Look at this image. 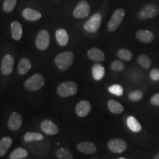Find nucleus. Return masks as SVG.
<instances>
[{"instance_id":"3","label":"nucleus","mask_w":159,"mask_h":159,"mask_svg":"<svg viewBox=\"0 0 159 159\" xmlns=\"http://www.w3.org/2000/svg\"><path fill=\"white\" fill-rule=\"evenodd\" d=\"M77 85L73 81H65L59 84L57 88V93L61 97L73 96L77 93Z\"/></svg>"},{"instance_id":"35","label":"nucleus","mask_w":159,"mask_h":159,"mask_svg":"<svg viewBox=\"0 0 159 159\" xmlns=\"http://www.w3.org/2000/svg\"><path fill=\"white\" fill-rule=\"evenodd\" d=\"M150 103L152 105H156V106H159V93H157L151 97Z\"/></svg>"},{"instance_id":"30","label":"nucleus","mask_w":159,"mask_h":159,"mask_svg":"<svg viewBox=\"0 0 159 159\" xmlns=\"http://www.w3.org/2000/svg\"><path fill=\"white\" fill-rule=\"evenodd\" d=\"M17 0H4L2 8L5 13H11L14 10Z\"/></svg>"},{"instance_id":"31","label":"nucleus","mask_w":159,"mask_h":159,"mask_svg":"<svg viewBox=\"0 0 159 159\" xmlns=\"http://www.w3.org/2000/svg\"><path fill=\"white\" fill-rule=\"evenodd\" d=\"M109 92H111V94L116 95V96H122L123 94V89L120 85L118 84H114L111 86H109L108 88Z\"/></svg>"},{"instance_id":"36","label":"nucleus","mask_w":159,"mask_h":159,"mask_svg":"<svg viewBox=\"0 0 159 159\" xmlns=\"http://www.w3.org/2000/svg\"><path fill=\"white\" fill-rule=\"evenodd\" d=\"M152 159H159V152H158L156 155H155V156Z\"/></svg>"},{"instance_id":"24","label":"nucleus","mask_w":159,"mask_h":159,"mask_svg":"<svg viewBox=\"0 0 159 159\" xmlns=\"http://www.w3.org/2000/svg\"><path fill=\"white\" fill-rule=\"evenodd\" d=\"M127 125L131 131L134 133H139L142 130V127L140 123L134 116H130L127 119Z\"/></svg>"},{"instance_id":"9","label":"nucleus","mask_w":159,"mask_h":159,"mask_svg":"<svg viewBox=\"0 0 159 159\" xmlns=\"http://www.w3.org/2000/svg\"><path fill=\"white\" fill-rule=\"evenodd\" d=\"M108 148L114 153H122L126 150L128 145L123 139L115 138L108 141Z\"/></svg>"},{"instance_id":"34","label":"nucleus","mask_w":159,"mask_h":159,"mask_svg":"<svg viewBox=\"0 0 159 159\" xmlns=\"http://www.w3.org/2000/svg\"><path fill=\"white\" fill-rule=\"evenodd\" d=\"M150 77L153 81H158L159 80V69H152L150 72Z\"/></svg>"},{"instance_id":"29","label":"nucleus","mask_w":159,"mask_h":159,"mask_svg":"<svg viewBox=\"0 0 159 159\" xmlns=\"http://www.w3.org/2000/svg\"><path fill=\"white\" fill-rule=\"evenodd\" d=\"M56 156L58 159H74L71 151L64 148H61L57 150Z\"/></svg>"},{"instance_id":"12","label":"nucleus","mask_w":159,"mask_h":159,"mask_svg":"<svg viewBox=\"0 0 159 159\" xmlns=\"http://www.w3.org/2000/svg\"><path fill=\"white\" fill-rule=\"evenodd\" d=\"M41 128L43 133L49 136H54L58 134L59 129L57 125L50 119H45L41 123Z\"/></svg>"},{"instance_id":"6","label":"nucleus","mask_w":159,"mask_h":159,"mask_svg":"<svg viewBox=\"0 0 159 159\" xmlns=\"http://www.w3.org/2000/svg\"><path fill=\"white\" fill-rule=\"evenodd\" d=\"M50 43V35L47 30H41L37 34L35 45L39 50L44 51L49 47Z\"/></svg>"},{"instance_id":"33","label":"nucleus","mask_w":159,"mask_h":159,"mask_svg":"<svg viewBox=\"0 0 159 159\" xmlns=\"http://www.w3.org/2000/svg\"><path fill=\"white\" fill-rule=\"evenodd\" d=\"M128 97L130 100L134 101V102H137V101H139L140 99H142L143 92L140 90L134 91L129 94Z\"/></svg>"},{"instance_id":"10","label":"nucleus","mask_w":159,"mask_h":159,"mask_svg":"<svg viewBox=\"0 0 159 159\" xmlns=\"http://www.w3.org/2000/svg\"><path fill=\"white\" fill-rule=\"evenodd\" d=\"M14 66V59L11 55H6L1 61V73L5 76H8L12 73Z\"/></svg>"},{"instance_id":"18","label":"nucleus","mask_w":159,"mask_h":159,"mask_svg":"<svg viewBox=\"0 0 159 159\" xmlns=\"http://www.w3.org/2000/svg\"><path fill=\"white\" fill-rule=\"evenodd\" d=\"M22 16L27 21H35L41 19V13L35 10L27 7L22 11Z\"/></svg>"},{"instance_id":"20","label":"nucleus","mask_w":159,"mask_h":159,"mask_svg":"<svg viewBox=\"0 0 159 159\" xmlns=\"http://www.w3.org/2000/svg\"><path fill=\"white\" fill-rule=\"evenodd\" d=\"M32 67V63L30 60L28 58H21V61H19V64L17 66L18 73L21 75H24L27 74L28 71L30 70Z\"/></svg>"},{"instance_id":"21","label":"nucleus","mask_w":159,"mask_h":159,"mask_svg":"<svg viewBox=\"0 0 159 159\" xmlns=\"http://www.w3.org/2000/svg\"><path fill=\"white\" fill-rule=\"evenodd\" d=\"M55 38L58 44L62 47H64L69 42V38L68 33L66 30L63 28L57 30V31L55 32Z\"/></svg>"},{"instance_id":"15","label":"nucleus","mask_w":159,"mask_h":159,"mask_svg":"<svg viewBox=\"0 0 159 159\" xmlns=\"http://www.w3.org/2000/svg\"><path fill=\"white\" fill-rule=\"evenodd\" d=\"M136 37L141 42L149 43L153 41L155 35L152 31L148 30H139L136 33Z\"/></svg>"},{"instance_id":"8","label":"nucleus","mask_w":159,"mask_h":159,"mask_svg":"<svg viewBox=\"0 0 159 159\" xmlns=\"http://www.w3.org/2000/svg\"><path fill=\"white\" fill-rule=\"evenodd\" d=\"M91 11V7L85 0H82L77 4L73 11V16L77 19H83L89 15Z\"/></svg>"},{"instance_id":"7","label":"nucleus","mask_w":159,"mask_h":159,"mask_svg":"<svg viewBox=\"0 0 159 159\" xmlns=\"http://www.w3.org/2000/svg\"><path fill=\"white\" fill-rule=\"evenodd\" d=\"M102 16L99 13H94L84 25V29L88 33H93L97 31L102 23Z\"/></svg>"},{"instance_id":"27","label":"nucleus","mask_w":159,"mask_h":159,"mask_svg":"<svg viewBox=\"0 0 159 159\" xmlns=\"http://www.w3.org/2000/svg\"><path fill=\"white\" fill-rule=\"evenodd\" d=\"M116 55L119 59L125 61H130L133 58V53L125 48L119 49L117 51Z\"/></svg>"},{"instance_id":"19","label":"nucleus","mask_w":159,"mask_h":159,"mask_svg":"<svg viewBox=\"0 0 159 159\" xmlns=\"http://www.w3.org/2000/svg\"><path fill=\"white\" fill-rule=\"evenodd\" d=\"M91 73H92L93 78L95 80H101L104 77L105 74V67L99 63H95L91 69Z\"/></svg>"},{"instance_id":"2","label":"nucleus","mask_w":159,"mask_h":159,"mask_svg":"<svg viewBox=\"0 0 159 159\" xmlns=\"http://www.w3.org/2000/svg\"><path fill=\"white\" fill-rule=\"evenodd\" d=\"M44 83V77L42 75L35 74L26 80L24 83V87L27 91H35L42 88Z\"/></svg>"},{"instance_id":"14","label":"nucleus","mask_w":159,"mask_h":159,"mask_svg":"<svg viewBox=\"0 0 159 159\" xmlns=\"http://www.w3.org/2000/svg\"><path fill=\"white\" fill-rule=\"evenodd\" d=\"M77 150L83 154L92 155L97 152V148L96 144L93 142L85 141V142H80L77 146Z\"/></svg>"},{"instance_id":"4","label":"nucleus","mask_w":159,"mask_h":159,"mask_svg":"<svg viewBox=\"0 0 159 159\" xmlns=\"http://www.w3.org/2000/svg\"><path fill=\"white\" fill-rule=\"evenodd\" d=\"M125 15V11L122 8L116 10L113 13L108 24V29L110 32L116 31L122 22Z\"/></svg>"},{"instance_id":"25","label":"nucleus","mask_w":159,"mask_h":159,"mask_svg":"<svg viewBox=\"0 0 159 159\" xmlns=\"http://www.w3.org/2000/svg\"><path fill=\"white\" fill-rule=\"evenodd\" d=\"M28 156V152L25 148H19L10 154L9 159H23Z\"/></svg>"},{"instance_id":"32","label":"nucleus","mask_w":159,"mask_h":159,"mask_svg":"<svg viewBox=\"0 0 159 159\" xmlns=\"http://www.w3.org/2000/svg\"><path fill=\"white\" fill-rule=\"evenodd\" d=\"M111 70L114 71H121L125 69V64L121 61L115 60L111 64Z\"/></svg>"},{"instance_id":"17","label":"nucleus","mask_w":159,"mask_h":159,"mask_svg":"<svg viewBox=\"0 0 159 159\" xmlns=\"http://www.w3.org/2000/svg\"><path fill=\"white\" fill-rule=\"evenodd\" d=\"M11 35L13 39L16 41H19L21 39L23 34L22 26L19 21H14L11 23Z\"/></svg>"},{"instance_id":"23","label":"nucleus","mask_w":159,"mask_h":159,"mask_svg":"<svg viewBox=\"0 0 159 159\" xmlns=\"http://www.w3.org/2000/svg\"><path fill=\"white\" fill-rule=\"evenodd\" d=\"M108 108L111 113L115 114H122L124 111V106L115 99H109L108 101Z\"/></svg>"},{"instance_id":"11","label":"nucleus","mask_w":159,"mask_h":159,"mask_svg":"<svg viewBox=\"0 0 159 159\" xmlns=\"http://www.w3.org/2000/svg\"><path fill=\"white\" fill-rule=\"evenodd\" d=\"M22 125V117L17 112H13L10 115L7 122L8 128L12 131H16L20 129Z\"/></svg>"},{"instance_id":"26","label":"nucleus","mask_w":159,"mask_h":159,"mask_svg":"<svg viewBox=\"0 0 159 159\" xmlns=\"http://www.w3.org/2000/svg\"><path fill=\"white\" fill-rule=\"evenodd\" d=\"M25 141L27 142H34V141H41L44 139V137L40 133L35 132H27L25 135Z\"/></svg>"},{"instance_id":"1","label":"nucleus","mask_w":159,"mask_h":159,"mask_svg":"<svg viewBox=\"0 0 159 159\" xmlns=\"http://www.w3.org/2000/svg\"><path fill=\"white\" fill-rule=\"evenodd\" d=\"M55 63L60 70H67L74 63V53L70 51L60 53L55 57Z\"/></svg>"},{"instance_id":"13","label":"nucleus","mask_w":159,"mask_h":159,"mask_svg":"<svg viewBox=\"0 0 159 159\" xmlns=\"http://www.w3.org/2000/svg\"><path fill=\"white\" fill-rule=\"evenodd\" d=\"M91 110V105L88 100H81L77 103L75 107V112L80 117L88 116Z\"/></svg>"},{"instance_id":"5","label":"nucleus","mask_w":159,"mask_h":159,"mask_svg":"<svg viewBox=\"0 0 159 159\" xmlns=\"http://www.w3.org/2000/svg\"><path fill=\"white\" fill-rule=\"evenodd\" d=\"M159 13V8L157 5L147 4L138 12L137 16L141 20H146L156 17Z\"/></svg>"},{"instance_id":"22","label":"nucleus","mask_w":159,"mask_h":159,"mask_svg":"<svg viewBox=\"0 0 159 159\" xmlns=\"http://www.w3.org/2000/svg\"><path fill=\"white\" fill-rule=\"evenodd\" d=\"M12 143V139L9 136L3 137L0 141V156H5L7 152H8L9 149L11 148Z\"/></svg>"},{"instance_id":"37","label":"nucleus","mask_w":159,"mask_h":159,"mask_svg":"<svg viewBox=\"0 0 159 159\" xmlns=\"http://www.w3.org/2000/svg\"><path fill=\"white\" fill-rule=\"evenodd\" d=\"M119 159H126V158H122V157H121V158H119Z\"/></svg>"},{"instance_id":"16","label":"nucleus","mask_w":159,"mask_h":159,"mask_svg":"<svg viewBox=\"0 0 159 159\" xmlns=\"http://www.w3.org/2000/svg\"><path fill=\"white\" fill-rule=\"evenodd\" d=\"M87 56L91 61H95L97 63H101L105 61L104 52L97 47H92L87 52Z\"/></svg>"},{"instance_id":"28","label":"nucleus","mask_w":159,"mask_h":159,"mask_svg":"<svg viewBox=\"0 0 159 159\" xmlns=\"http://www.w3.org/2000/svg\"><path fill=\"white\" fill-rule=\"evenodd\" d=\"M137 62L144 69L150 68L151 64H152V61H151L150 57L144 54L140 55L137 57Z\"/></svg>"}]
</instances>
